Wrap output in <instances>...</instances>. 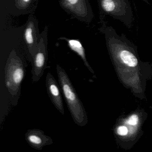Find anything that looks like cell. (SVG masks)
<instances>
[{
  "label": "cell",
  "mask_w": 152,
  "mask_h": 152,
  "mask_svg": "<svg viewBox=\"0 0 152 152\" xmlns=\"http://www.w3.org/2000/svg\"><path fill=\"white\" fill-rule=\"evenodd\" d=\"M46 85L48 95L52 104L61 114L64 115L62 90L51 73L47 74Z\"/></svg>",
  "instance_id": "obj_7"
},
{
  "label": "cell",
  "mask_w": 152,
  "mask_h": 152,
  "mask_svg": "<svg viewBox=\"0 0 152 152\" xmlns=\"http://www.w3.org/2000/svg\"><path fill=\"white\" fill-rule=\"evenodd\" d=\"M24 66L22 59L15 50L8 58L5 68V85L10 95L12 104L17 105L21 96L22 83L25 76Z\"/></svg>",
  "instance_id": "obj_2"
},
{
  "label": "cell",
  "mask_w": 152,
  "mask_h": 152,
  "mask_svg": "<svg viewBox=\"0 0 152 152\" xmlns=\"http://www.w3.org/2000/svg\"><path fill=\"white\" fill-rule=\"evenodd\" d=\"M37 1V0H13L11 11L18 15L30 13L35 8Z\"/></svg>",
  "instance_id": "obj_9"
},
{
  "label": "cell",
  "mask_w": 152,
  "mask_h": 152,
  "mask_svg": "<svg viewBox=\"0 0 152 152\" xmlns=\"http://www.w3.org/2000/svg\"><path fill=\"white\" fill-rule=\"evenodd\" d=\"M60 39L66 41L68 46H69L70 49L75 52L81 58L84 65L88 68L89 71L92 73L94 74V72L93 69L91 68V66L87 61L85 49L80 42L78 40L72 39H68L64 37H61Z\"/></svg>",
  "instance_id": "obj_10"
},
{
  "label": "cell",
  "mask_w": 152,
  "mask_h": 152,
  "mask_svg": "<svg viewBox=\"0 0 152 152\" xmlns=\"http://www.w3.org/2000/svg\"><path fill=\"white\" fill-rule=\"evenodd\" d=\"M40 38L38 21L31 16L26 24L23 33V39L32 62L34 55L38 51Z\"/></svg>",
  "instance_id": "obj_6"
},
{
  "label": "cell",
  "mask_w": 152,
  "mask_h": 152,
  "mask_svg": "<svg viewBox=\"0 0 152 152\" xmlns=\"http://www.w3.org/2000/svg\"><path fill=\"white\" fill-rule=\"evenodd\" d=\"M56 71L63 95L74 122L80 127L85 126L88 122L87 113L68 75L58 64L56 65Z\"/></svg>",
  "instance_id": "obj_1"
},
{
  "label": "cell",
  "mask_w": 152,
  "mask_h": 152,
  "mask_svg": "<svg viewBox=\"0 0 152 152\" xmlns=\"http://www.w3.org/2000/svg\"><path fill=\"white\" fill-rule=\"evenodd\" d=\"M128 129L125 126H120L117 129V132L121 136H126L128 133Z\"/></svg>",
  "instance_id": "obj_12"
},
{
  "label": "cell",
  "mask_w": 152,
  "mask_h": 152,
  "mask_svg": "<svg viewBox=\"0 0 152 152\" xmlns=\"http://www.w3.org/2000/svg\"><path fill=\"white\" fill-rule=\"evenodd\" d=\"M25 138L30 146L38 150H42L45 146L53 144V140L50 137L38 129L28 130L25 134Z\"/></svg>",
  "instance_id": "obj_8"
},
{
  "label": "cell",
  "mask_w": 152,
  "mask_h": 152,
  "mask_svg": "<svg viewBox=\"0 0 152 152\" xmlns=\"http://www.w3.org/2000/svg\"><path fill=\"white\" fill-rule=\"evenodd\" d=\"M139 121V117L137 115L133 114L131 115L127 120V123L131 125H136Z\"/></svg>",
  "instance_id": "obj_11"
},
{
  "label": "cell",
  "mask_w": 152,
  "mask_h": 152,
  "mask_svg": "<svg viewBox=\"0 0 152 152\" xmlns=\"http://www.w3.org/2000/svg\"><path fill=\"white\" fill-rule=\"evenodd\" d=\"M60 5L66 12L81 22L89 23L94 18L89 0H60Z\"/></svg>",
  "instance_id": "obj_5"
},
{
  "label": "cell",
  "mask_w": 152,
  "mask_h": 152,
  "mask_svg": "<svg viewBox=\"0 0 152 152\" xmlns=\"http://www.w3.org/2000/svg\"><path fill=\"white\" fill-rule=\"evenodd\" d=\"M48 27L46 26L41 33L38 50L32 60V79L33 82L39 81L47 67L48 60Z\"/></svg>",
  "instance_id": "obj_4"
},
{
  "label": "cell",
  "mask_w": 152,
  "mask_h": 152,
  "mask_svg": "<svg viewBox=\"0 0 152 152\" xmlns=\"http://www.w3.org/2000/svg\"><path fill=\"white\" fill-rule=\"evenodd\" d=\"M104 14L119 20L128 28L132 26L134 16L129 0H98Z\"/></svg>",
  "instance_id": "obj_3"
}]
</instances>
